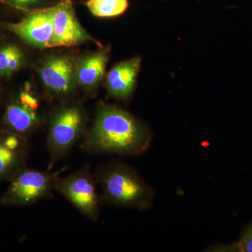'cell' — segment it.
Wrapping results in <instances>:
<instances>
[{
	"label": "cell",
	"instance_id": "6da1fadb",
	"mask_svg": "<svg viewBox=\"0 0 252 252\" xmlns=\"http://www.w3.org/2000/svg\"><path fill=\"white\" fill-rule=\"evenodd\" d=\"M151 140L148 127L133 114L101 102L80 147L88 153L137 156L149 148Z\"/></svg>",
	"mask_w": 252,
	"mask_h": 252
},
{
	"label": "cell",
	"instance_id": "7a4b0ae2",
	"mask_svg": "<svg viewBox=\"0 0 252 252\" xmlns=\"http://www.w3.org/2000/svg\"><path fill=\"white\" fill-rule=\"evenodd\" d=\"M102 202L140 211L152 206L153 190L132 167L120 162H111L97 170Z\"/></svg>",
	"mask_w": 252,
	"mask_h": 252
},
{
	"label": "cell",
	"instance_id": "3957f363",
	"mask_svg": "<svg viewBox=\"0 0 252 252\" xmlns=\"http://www.w3.org/2000/svg\"><path fill=\"white\" fill-rule=\"evenodd\" d=\"M87 113L77 101L63 102L53 110L48 119L46 139L49 170L67 156L76 144L80 143L87 130Z\"/></svg>",
	"mask_w": 252,
	"mask_h": 252
},
{
	"label": "cell",
	"instance_id": "277c9868",
	"mask_svg": "<svg viewBox=\"0 0 252 252\" xmlns=\"http://www.w3.org/2000/svg\"><path fill=\"white\" fill-rule=\"evenodd\" d=\"M97 180L89 164L70 175L58 177L55 190L77 209L78 212L93 222L97 221L103 203L97 190Z\"/></svg>",
	"mask_w": 252,
	"mask_h": 252
},
{
	"label": "cell",
	"instance_id": "5b68a950",
	"mask_svg": "<svg viewBox=\"0 0 252 252\" xmlns=\"http://www.w3.org/2000/svg\"><path fill=\"white\" fill-rule=\"evenodd\" d=\"M56 172L40 171L25 167L9 181V185L0 197L3 206H29L49 198L55 190L59 177Z\"/></svg>",
	"mask_w": 252,
	"mask_h": 252
},
{
	"label": "cell",
	"instance_id": "8992f818",
	"mask_svg": "<svg viewBox=\"0 0 252 252\" xmlns=\"http://www.w3.org/2000/svg\"><path fill=\"white\" fill-rule=\"evenodd\" d=\"M77 60L72 54L49 55L38 64V75L48 94L63 102L72 100L77 89Z\"/></svg>",
	"mask_w": 252,
	"mask_h": 252
},
{
	"label": "cell",
	"instance_id": "52a82bcc",
	"mask_svg": "<svg viewBox=\"0 0 252 252\" xmlns=\"http://www.w3.org/2000/svg\"><path fill=\"white\" fill-rule=\"evenodd\" d=\"M5 128L29 137L42 125L39 97L26 88L10 99L2 119Z\"/></svg>",
	"mask_w": 252,
	"mask_h": 252
},
{
	"label": "cell",
	"instance_id": "ba28073f",
	"mask_svg": "<svg viewBox=\"0 0 252 252\" xmlns=\"http://www.w3.org/2000/svg\"><path fill=\"white\" fill-rule=\"evenodd\" d=\"M49 9L54 28L51 48L75 46L89 42L100 45L81 26L72 0H59Z\"/></svg>",
	"mask_w": 252,
	"mask_h": 252
},
{
	"label": "cell",
	"instance_id": "9c48e42d",
	"mask_svg": "<svg viewBox=\"0 0 252 252\" xmlns=\"http://www.w3.org/2000/svg\"><path fill=\"white\" fill-rule=\"evenodd\" d=\"M5 26L32 47L51 48L54 28L49 7L33 10L19 22L6 23Z\"/></svg>",
	"mask_w": 252,
	"mask_h": 252
},
{
	"label": "cell",
	"instance_id": "30bf717a",
	"mask_svg": "<svg viewBox=\"0 0 252 252\" xmlns=\"http://www.w3.org/2000/svg\"><path fill=\"white\" fill-rule=\"evenodd\" d=\"M29 154L28 137L4 127L0 130V183L9 182L27 167Z\"/></svg>",
	"mask_w": 252,
	"mask_h": 252
},
{
	"label": "cell",
	"instance_id": "8fae6325",
	"mask_svg": "<svg viewBox=\"0 0 252 252\" xmlns=\"http://www.w3.org/2000/svg\"><path fill=\"white\" fill-rule=\"evenodd\" d=\"M110 49L99 48L86 53L77 60L76 77L78 86L88 95L94 94L105 77L106 68L108 63Z\"/></svg>",
	"mask_w": 252,
	"mask_h": 252
},
{
	"label": "cell",
	"instance_id": "7c38bea8",
	"mask_svg": "<svg viewBox=\"0 0 252 252\" xmlns=\"http://www.w3.org/2000/svg\"><path fill=\"white\" fill-rule=\"evenodd\" d=\"M142 60L133 57L117 63L104 77L107 94L119 100H127L135 90Z\"/></svg>",
	"mask_w": 252,
	"mask_h": 252
},
{
	"label": "cell",
	"instance_id": "4fadbf2b",
	"mask_svg": "<svg viewBox=\"0 0 252 252\" xmlns=\"http://www.w3.org/2000/svg\"><path fill=\"white\" fill-rule=\"evenodd\" d=\"M84 4L94 16L101 18L122 16L129 7L128 0H86Z\"/></svg>",
	"mask_w": 252,
	"mask_h": 252
},
{
	"label": "cell",
	"instance_id": "5bb4252c",
	"mask_svg": "<svg viewBox=\"0 0 252 252\" xmlns=\"http://www.w3.org/2000/svg\"><path fill=\"white\" fill-rule=\"evenodd\" d=\"M223 250L225 252H252V222L243 230L236 242L223 247Z\"/></svg>",
	"mask_w": 252,
	"mask_h": 252
},
{
	"label": "cell",
	"instance_id": "9a60e30c",
	"mask_svg": "<svg viewBox=\"0 0 252 252\" xmlns=\"http://www.w3.org/2000/svg\"><path fill=\"white\" fill-rule=\"evenodd\" d=\"M16 45L6 44L0 47V75L6 76L11 56Z\"/></svg>",
	"mask_w": 252,
	"mask_h": 252
},
{
	"label": "cell",
	"instance_id": "2e32d148",
	"mask_svg": "<svg viewBox=\"0 0 252 252\" xmlns=\"http://www.w3.org/2000/svg\"><path fill=\"white\" fill-rule=\"evenodd\" d=\"M24 60L25 56L22 50L16 46L12 56H11V60H10L6 76L11 75V74L17 72L18 69H21L24 63Z\"/></svg>",
	"mask_w": 252,
	"mask_h": 252
},
{
	"label": "cell",
	"instance_id": "e0dca14e",
	"mask_svg": "<svg viewBox=\"0 0 252 252\" xmlns=\"http://www.w3.org/2000/svg\"><path fill=\"white\" fill-rule=\"evenodd\" d=\"M8 1L18 7L29 9L34 6H40L47 2L49 0H8Z\"/></svg>",
	"mask_w": 252,
	"mask_h": 252
},
{
	"label": "cell",
	"instance_id": "ac0fdd59",
	"mask_svg": "<svg viewBox=\"0 0 252 252\" xmlns=\"http://www.w3.org/2000/svg\"><path fill=\"white\" fill-rule=\"evenodd\" d=\"M163 1H167V0H163Z\"/></svg>",
	"mask_w": 252,
	"mask_h": 252
}]
</instances>
